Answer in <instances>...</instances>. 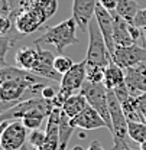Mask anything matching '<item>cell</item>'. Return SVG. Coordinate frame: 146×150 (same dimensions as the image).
<instances>
[{"mask_svg":"<svg viewBox=\"0 0 146 150\" xmlns=\"http://www.w3.org/2000/svg\"><path fill=\"white\" fill-rule=\"evenodd\" d=\"M13 43H15V40L12 39V38H7V36H1L0 39V48H1V67H6L4 65V58H6V54H7V51L13 46Z\"/></svg>","mask_w":146,"mask_h":150,"instance_id":"obj_27","label":"cell"},{"mask_svg":"<svg viewBox=\"0 0 146 150\" xmlns=\"http://www.w3.org/2000/svg\"><path fill=\"white\" fill-rule=\"evenodd\" d=\"M139 12H140V9H139V3L137 1H135V0H119L116 13L120 18L125 19L126 22L133 23Z\"/></svg>","mask_w":146,"mask_h":150,"instance_id":"obj_20","label":"cell"},{"mask_svg":"<svg viewBox=\"0 0 146 150\" xmlns=\"http://www.w3.org/2000/svg\"><path fill=\"white\" fill-rule=\"evenodd\" d=\"M126 85L132 95L146 93V62L125 69Z\"/></svg>","mask_w":146,"mask_h":150,"instance_id":"obj_14","label":"cell"},{"mask_svg":"<svg viewBox=\"0 0 146 150\" xmlns=\"http://www.w3.org/2000/svg\"><path fill=\"white\" fill-rule=\"evenodd\" d=\"M36 9H39L42 12V15L48 20L49 18H52L58 10V0H41V3Z\"/></svg>","mask_w":146,"mask_h":150,"instance_id":"obj_24","label":"cell"},{"mask_svg":"<svg viewBox=\"0 0 146 150\" xmlns=\"http://www.w3.org/2000/svg\"><path fill=\"white\" fill-rule=\"evenodd\" d=\"M113 18H114V43H116V46L133 45L135 42L130 36V30H129L130 23L126 22L123 18H120L116 12H113Z\"/></svg>","mask_w":146,"mask_h":150,"instance_id":"obj_18","label":"cell"},{"mask_svg":"<svg viewBox=\"0 0 146 150\" xmlns=\"http://www.w3.org/2000/svg\"><path fill=\"white\" fill-rule=\"evenodd\" d=\"M56 91H55L52 87H45L43 90H42V95L41 97H43L45 100H49V101H52L55 97H56Z\"/></svg>","mask_w":146,"mask_h":150,"instance_id":"obj_32","label":"cell"},{"mask_svg":"<svg viewBox=\"0 0 146 150\" xmlns=\"http://www.w3.org/2000/svg\"><path fill=\"white\" fill-rule=\"evenodd\" d=\"M74 130L75 127L71 124V118L62 111L61 121H59V150H67L68 142L71 140Z\"/></svg>","mask_w":146,"mask_h":150,"instance_id":"obj_21","label":"cell"},{"mask_svg":"<svg viewBox=\"0 0 146 150\" xmlns=\"http://www.w3.org/2000/svg\"><path fill=\"white\" fill-rule=\"evenodd\" d=\"M111 58L120 68L127 69L146 62V48L139 46L137 43H133L130 46H116Z\"/></svg>","mask_w":146,"mask_h":150,"instance_id":"obj_9","label":"cell"},{"mask_svg":"<svg viewBox=\"0 0 146 150\" xmlns=\"http://www.w3.org/2000/svg\"><path fill=\"white\" fill-rule=\"evenodd\" d=\"M126 150H133V149H130V147H127V149H126Z\"/></svg>","mask_w":146,"mask_h":150,"instance_id":"obj_38","label":"cell"},{"mask_svg":"<svg viewBox=\"0 0 146 150\" xmlns=\"http://www.w3.org/2000/svg\"><path fill=\"white\" fill-rule=\"evenodd\" d=\"M133 25H136V26H139V28H142V29L146 28V7L145 9H140V12L137 13V16L135 19Z\"/></svg>","mask_w":146,"mask_h":150,"instance_id":"obj_30","label":"cell"},{"mask_svg":"<svg viewBox=\"0 0 146 150\" xmlns=\"http://www.w3.org/2000/svg\"><path fill=\"white\" fill-rule=\"evenodd\" d=\"M129 139L137 144L146 142V123L129 121Z\"/></svg>","mask_w":146,"mask_h":150,"instance_id":"obj_22","label":"cell"},{"mask_svg":"<svg viewBox=\"0 0 146 150\" xmlns=\"http://www.w3.org/2000/svg\"><path fill=\"white\" fill-rule=\"evenodd\" d=\"M15 26V22L10 18H1L0 19V33L1 36H6V33Z\"/></svg>","mask_w":146,"mask_h":150,"instance_id":"obj_28","label":"cell"},{"mask_svg":"<svg viewBox=\"0 0 146 150\" xmlns=\"http://www.w3.org/2000/svg\"><path fill=\"white\" fill-rule=\"evenodd\" d=\"M42 81L43 78L19 67H3L0 71V112L23 101V95L28 93H32V97H41L46 87Z\"/></svg>","mask_w":146,"mask_h":150,"instance_id":"obj_1","label":"cell"},{"mask_svg":"<svg viewBox=\"0 0 146 150\" xmlns=\"http://www.w3.org/2000/svg\"><path fill=\"white\" fill-rule=\"evenodd\" d=\"M145 123H146V114H145Z\"/></svg>","mask_w":146,"mask_h":150,"instance_id":"obj_39","label":"cell"},{"mask_svg":"<svg viewBox=\"0 0 146 150\" xmlns=\"http://www.w3.org/2000/svg\"><path fill=\"white\" fill-rule=\"evenodd\" d=\"M111 61L106 40L103 38V33L98 28L97 20L94 19L88 25V48H87V55L85 62L88 67H100V68H107Z\"/></svg>","mask_w":146,"mask_h":150,"instance_id":"obj_5","label":"cell"},{"mask_svg":"<svg viewBox=\"0 0 146 150\" xmlns=\"http://www.w3.org/2000/svg\"><path fill=\"white\" fill-rule=\"evenodd\" d=\"M77 22L74 18L67 19L55 26H46V30L42 36L36 39L39 43L52 45L58 52H64L67 46L78 43L77 39Z\"/></svg>","mask_w":146,"mask_h":150,"instance_id":"obj_2","label":"cell"},{"mask_svg":"<svg viewBox=\"0 0 146 150\" xmlns=\"http://www.w3.org/2000/svg\"><path fill=\"white\" fill-rule=\"evenodd\" d=\"M54 107V103L49 101V100H45L43 97H31L28 100H23V101L18 103L16 105L10 107L9 110L0 112V121L22 120L28 112L38 110V108H42V110H46V111L51 112Z\"/></svg>","mask_w":146,"mask_h":150,"instance_id":"obj_8","label":"cell"},{"mask_svg":"<svg viewBox=\"0 0 146 150\" xmlns=\"http://www.w3.org/2000/svg\"><path fill=\"white\" fill-rule=\"evenodd\" d=\"M0 146L3 150H20L28 140V129L22 120L1 121Z\"/></svg>","mask_w":146,"mask_h":150,"instance_id":"obj_7","label":"cell"},{"mask_svg":"<svg viewBox=\"0 0 146 150\" xmlns=\"http://www.w3.org/2000/svg\"><path fill=\"white\" fill-rule=\"evenodd\" d=\"M80 93L87 98L88 105L93 107L103 117V120L107 124V130L111 133L113 127H111V117H110L109 110V90L106 88V85L104 84H93V82L85 81V84L83 85Z\"/></svg>","mask_w":146,"mask_h":150,"instance_id":"obj_6","label":"cell"},{"mask_svg":"<svg viewBox=\"0 0 146 150\" xmlns=\"http://www.w3.org/2000/svg\"><path fill=\"white\" fill-rule=\"evenodd\" d=\"M106 69L100 67H88L87 65V81L93 84H103L104 82Z\"/></svg>","mask_w":146,"mask_h":150,"instance_id":"obj_23","label":"cell"},{"mask_svg":"<svg viewBox=\"0 0 146 150\" xmlns=\"http://www.w3.org/2000/svg\"><path fill=\"white\" fill-rule=\"evenodd\" d=\"M46 22V18L39 9L22 10L15 19V28L20 35H31Z\"/></svg>","mask_w":146,"mask_h":150,"instance_id":"obj_11","label":"cell"},{"mask_svg":"<svg viewBox=\"0 0 146 150\" xmlns=\"http://www.w3.org/2000/svg\"><path fill=\"white\" fill-rule=\"evenodd\" d=\"M87 81V62L85 59L74 64V67L67 72L65 75H62V79L59 82V90L58 94L52 100L55 107H61L64 105V103L71 97L77 91H81L83 85Z\"/></svg>","mask_w":146,"mask_h":150,"instance_id":"obj_3","label":"cell"},{"mask_svg":"<svg viewBox=\"0 0 146 150\" xmlns=\"http://www.w3.org/2000/svg\"><path fill=\"white\" fill-rule=\"evenodd\" d=\"M45 140H46V133L42 130H32L31 131V134H29V137H28V142H29V146L31 147H35V149H39V147H42V144L45 143Z\"/></svg>","mask_w":146,"mask_h":150,"instance_id":"obj_26","label":"cell"},{"mask_svg":"<svg viewBox=\"0 0 146 150\" xmlns=\"http://www.w3.org/2000/svg\"><path fill=\"white\" fill-rule=\"evenodd\" d=\"M71 124L75 129H81V130H97L103 127L107 129V124L103 120V117L90 105L83 112H80L77 117L71 118Z\"/></svg>","mask_w":146,"mask_h":150,"instance_id":"obj_15","label":"cell"},{"mask_svg":"<svg viewBox=\"0 0 146 150\" xmlns=\"http://www.w3.org/2000/svg\"><path fill=\"white\" fill-rule=\"evenodd\" d=\"M98 3L106 9V10H109V12H116V9H117V4H119V0H98Z\"/></svg>","mask_w":146,"mask_h":150,"instance_id":"obj_31","label":"cell"},{"mask_svg":"<svg viewBox=\"0 0 146 150\" xmlns=\"http://www.w3.org/2000/svg\"><path fill=\"white\" fill-rule=\"evenodd\" d=\"M140 150H146V142H145V143H142V144H140Z\"/></svg>","mask_w":146,"mask_h":150,"instance_id":"obj_34","label":"cell"},{"mask_svg":"<svg viewBox=\"0 0 146 150\" xmlns=\"http://www.w3.org/2000/svg\"><path fill=\"white\" fill-rule=\"evenodd\" d=\"M135 1H137V0H135Z\"/></svg>","mask_w":146,"mask_h":150,"instance_id":"obj_40","label":"cell"},{"mask_svg":"<svg viewBox=\"0 0 146 150\" xmlns=\"http://www.w3.org/2000/svg\"><path fill=\"white\" fill-rule=\"evenodd\" d=\"M94 19L98 23V28H100V30L103 33V38L106 40V45H107L110 55H113L114 49H116V43H114V18H113V13L109 12V10H106L98 3L97 9H95Z\"/></svg>","mask_w":146,"mask_h":150,"instance_id":"obj_12","label":"cell"},{"mask_svg":"<svg viewBox=\"0 0 146 150\" xmlns=\"http://www.w3.org/2000/svg\"><path fill=\"white\" fill-rule=\"evenodd\" d=\"M143 38H145V48H146V28L143 29Z\"/></svg>","mask_w":146,"mask_h":150,"instance_id":"obj_36","label":"cell"},{"mask_svg":"<svg viewBox=\"0 0 146 150\" xmlns=\"http://www.w3.org/2000/svg\"><path fill=\"white\" fill-rule=\"evenodd\" d=\"M135 103H136L137 110L142 112L143 117H145V114H146V93L139 94V95H135Z\"/></svg>","mask_w":146,"mask_h":150,"instance_id":"obj_29","label":"cell"},{"mask_svg":"<svg viewBox=\"0 0 146 150\" xmlns=\"http://www.w3.org/2000/svg\"><path fill=\"white\" fill-rule=\"evenodd\" d=\"M20 150H31V147H29L28 144H25V146H23V147H22V149H20Z\"/></svg>","mask_w":146,"mask_h":150,"instance_id":"obj_35","label":"cell"},{"mask_svg":"<svg viewBox=\"0 0 146 150\" xmlns=\"http://www.w3.org/2000/svg\"><path fill=\"white\" fill-rule=\"evenodd\" d=\"M54 67L59 75H65L74 67V62L68 56H55Z\"/></svg>","mask_w":146,"mask_h":150,"instance_id":"obj_25","label":"cell"},{"mask_svg":"<svg viewBox=\"0 0 146 150\" xmlns=\"http://www.w3.org/2000/svg\"><path fill=\"white\" fill-rule=\"evenodd\" d=\"M38 58H39V52H38V48L35 45L33 46H25V48H20L16 52L15 62H16V67L32 72L38 64Z\"/></svg>","mask_w":146,"mask_h":150,"instance_id":"obj_17","label":"cell"},{"mask_svg":"<svg viewBox=\"0 0 146 150\" xmlns=\"http://www.w3.org/2000/svg\"><path fill=\"white\" fill-rule=\"evenodd\" d=\"M109 110L111 117V136H113V147L110 150H126L129 137V120L126 118L122 104L116 94L109 90Z\"/></svg>","mask_w":146,"mask_h":150,"instance_id":"obj_4","label":"cell"},{"mask_svg":"<svg viewBox=\"0 0 146 150\" xmlns=\"http://www.w3.org/2000/svg\"><path fill=\"white\" fill-rule=\"evenodd\" d=\"M97 4L98 0H73V18L83 32L88 30V25L95 16Z\"/></svg>","mask_w":146,"mask_h":150,"instance_id":"obj_13","label":"cell"},{"mask_svg":"<svg viewBox=\"0 0 146 150\" xmlns=\"http://www.w3.org/2000/svg\"><path fill=\"white\" fill-rule=\"evenodd\" d=\"M88 107V101L87 98L83 95L81 93H77L71 95L62 105V111L65 112L70 118H74L77 117L80 112H83L85 108Z\"/></svg>","mask_w":146,"mask_h":150,"instance_id":"obj_19","label":"cell"},{"mask_svg":"<svg viewBox=\"0 0 146 150\" xmlns=\"http://www.w3.org/2000/svg\"><path fill=\"white\" fill-rule=\"evenodd\" d=\"M35 46L38 48V52H39V58H38V64L35 67V69L32 71V74L38 75L43 79H51V81H55V82H61L62 79V75H59L56 72L54 67V62H55V55L48 51V49H43L41 46V43L35 40L33 43Z\"/></svg>","mask_w":146,"mask_h":150,"instance_id":"obj_10","label":"cell"},{"mask_svg":"<svg viewBox=\"0 0 146 150\" xmlns=\"http://www.w3.org/2000/svg\"><path fill=\"white\" fill-rule=\"evenodd\" d=\"M85 150H104V149H103V146L100 144L98 140H94V142H91V144H90Z\"/></svg>","mask_w":146,"mask_h":150,"instance_id":"obj_33","label":"cell"},{"mask_svg":"<svg viewBox=\"0 0 146 150\" xmlns=\"http://www.w3.org/2000/svg\"><path fill=\"white\" fill-rule=\"evenodd\" d=\"M73 150H84V149H83V147H80V146H75Z\"/></svg>","mask_w":146,"mask_h":150,"instance_id":"obj_37","label":"cell"},{"mask_svg":"<svg viewBox=\"0 0 146 150\" xmlns=\"http://www.w3.org/2000/svg\"><path fill=\"white\" fill-rule=\"evenodd\" d=\"M106 88L110 91H114L123 85H126V75H125V69L120 68L111 58L109 67L106 68V74H104V82Z\"/></svg>","mask_w":146,"mask_h":150,"instance_id":"obj_16","label":"cell"}]
</instances>
